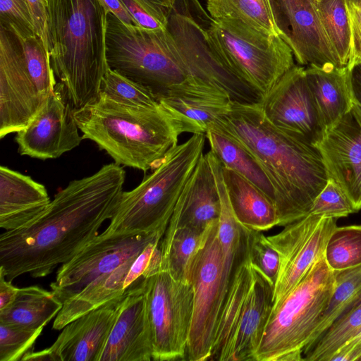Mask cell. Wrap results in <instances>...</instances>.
Segmentation results:
<instances>
[{
    "label": "cell",
    "instance_id": "cell-1",
    "mask_svg": "<svg viewBox=\"0 0 361 361\" xmlns=\"http://www.w3.org/2000/svg\"><path fill=\"white\" fill-rule=\"evenodd\" d=\"M126 172L114 162L57 192L28 226L0 235V271L8 281L49 275L99 235L123 192Z\"/></svg>",
    "mask_w": 361,
    "mask_h": 361
},
{
    "label": "cell",
    "instance_id": "cell-2",
    "mask_svg": "<svg viewBox=\"0 0 361 361\" xmlns=\"http://www.w3.org/2000/svg\"><path fill=\"white\" fill-rule=\"evenodd\" d=\"M248 150L274 190L279 226L307 215L329 179L319 149L272 125L260 103L232 101L214 123Z\"/></svg>",
    "mask_w": 361,
    "mask_h": 361
},
{
    "label": "cell",
    "instance_id": "cell-3",
    "mask_svg": "<svg viewBox=\"0 0 361 361\" xmlns=\"http://www.w3.org/2000/svg\"><path fill=\"white\" fill-rule=\"evenodd\" d=\"M49 56L75 109L94 102L109 66L108 12L99 0H47Z\"/></svg>",
    "mask_w": 361,
    "mask_h": 361
},
{
    "label": "cell",
    "instance_id": "cell-4",
    "mask_svg": "<svg viewBox=\"0 0 361 361\" xmlns=\"http://www.w3.org/2000/svg\"><path fill=\"white\" fill-rule=\"evenodd\" d=\"M106 56L109 68L149 90L158 101L173 97L231 99L192 76L167 28L127 24L108 13Z\"/></svg>",
    "mask_w": 361,
    "mask_h": 361
},
{
    "label": "cell",
    "instance_id": "cell-5",
    "mask_svg": "<svg viewBox=\"0 0 361 361\" xmlns=\"http://www.w3.org/2000/svg\"><path fill=\"white\" fill-rule=\"evenodd\" d=\"M74 116L82 139L94 142L115 163L143 171L154 169L183 133L161 106H128L103 92L92 103L75 109Z\"/></svg>",
    "mask_w": 361,
    "mask_h": 361
},
{
    "label": "cell",
    "instance_id": "cell-6",
    "mask_svg": "<svg viewBox=\"0 0 361 361\" xmlns=\"http://www.w3.org/2000/svg\"><path fill=\"white\" fill-rule=\"evenodd\" d=\"M205 133L177 145L149 175L130 191H123L106 234L164 235L178 197L203 154Z\"/></svg>",
    "mask_w": 361,
    "mask_h": 361
},
{
    "label": "cell",
    "instance_id": "cell-7",
    "mask_svg": "<svg viewBox=\"0 0 361 361\" xmlns=\"http://www.w3.org/2000/svg\"><path fill=\"white\" fill-rule=\"evenodd\" d=\"M273 295V286L251 260L248 245L224 299L209 360L255 361Z\"/></svg>",
    "mask_w": 361,
    "mask_h": 361
},
{
    "label": "cell",
    "instance_id": "cell-8",
    "mask_svg": "<svg viewBox=\"0 0 361 361\" xmlns=\"http://www.w3.org/2000/svg\"><path fill=\"white\" fill-rule=\"evenodd\" d=\"M335 288V274L324 256L272 309L255 361H301Z\"/></svg>",
    "mask_w": 361,
    "mask_h": 361
},
{
    "label": "cell",
    "instance_id": "cell-9",
    "mask_svg": "<svg viewBox=\"0 0 361 361\" xmlns=\"http://www.w3.org/2000/svg\"><path fill=\"white\" fill-rule=\"evenodd\" d=\"M207 38L222 63L263 99L293 67L294 55L279 35H268L225 21H207Z\"/></svg>",
    "mask_w": 361,
    "mask_h": 361
},
{
    "label": "cell",
    "instance_id": "cell-10",
    "mask_svg": "<svg viewBox=\"0 0 361 361\" xmlns=\"http://www.w3.org/2000/svg\"><path fill=\"white\" fill-rule=\"evenodd\" d=\"M210 16L198 0H176L167 29L192 76L228 94L232 101L260 103L262 97L235 76L209 46L206 27Z\"/></svg>",
    "mask_w": 361,
    "mask_h": 361
},
{
    "label": "cell",
    "instance_id": "cell-11",
    "mask_svg": "<svg viewBox=\"0 0 361 361\" xmlns=\"http://www.w3.org/2000/svg\"><path fill=\"white\" fill-rule=\"evenodd\" d=\"M193 312L186 360H209L219 314L226 297L224 258L219 238V219L190 265Z\"/></svg>",
    "mask_w": 361,
    "mask_h": 361
},
{
    "label": "cell",
    "instance_id": "cell-12",
    "mask_svg": "<svg viewBox=\"0 0 361 361\" xmlns=\"http://www.w3.org/2000/svg\"><path fill=\"white\" fill-rule=\"evenodd\" d=\"M145 293L152 337V360H185L193 312L192 284L160 267L146 279Z\"/></svg>",
    "mask_w": 361,
    "mask_h": 361
},
{
    "label": "cell",
    "instance_id": "cell-13",
    "mask_svg": "<svg viewBox=\"0 0 361 361\" xmlns=\"http://www.w3.org/2000/svg\"><path fill=\"white\" fill-rule=\"evenodd\" d=\"M54 87L28 67L20 38L0 25V138L24 128Z\"/></svg>",
    "mask_w": 361,
    "mask_h": 361
},
{
    "label": "cell",
    "instance_id": "cell-14",
    "mask_svg": "<svg viewBox=\"0 0 361 361\" xmlns=\"http://www.w3.org/2000/svg\"><path fill=\"white\" fill-rule=\"evenodd\" d=\"M161 233L99 234L58 269L51 290L62 302L78 294L98 276L137 256Z\"/></svg>",
    "mask_w": 361,
    "mask_h": 361
},
{
    "label": "cell",
    "instance_id": "cell-15",
    "mask_svg": "<svg viewBox=\"0 0 361 361\" xmlns=\"http://www.w3.org/2000/svg\"><path fill=\"white\" fill-rule=\"evenodd\" d=\"M337 219L308 214L283 226L281 232L267 236L280 259L271 310L282 302L312 266L324 256L327 242L337 226Z\"/></svg>",
    "mask_w": 361,
    "mask_h": 361
},
{
    "label": "cell",
    "instance_id": "cell-16",
    "mask_svg": "<svg viewBox=\"0 0 361 361\" xmlns=\"http://www.w3.org/2000/svg\"><path fill=\"white\" fill-rule=\"evenodd\" d=\"M261 106L272 125L313 146L325 134L302 66L295 65L283 75L263 97Z\"/></svg>",
    "mask_w": 361,
    "mask_h": 361
},
{
    "label": "cell",
    "instance_id": "cell-17",
    "mask_svg": "<svg viewBox=\"0 0 361 361\" xmlns=\"http://www.w3.org/2000/svg\"><path fill=\"white\" fill-rule=\"evenodd\" d=\"M75 108L61 82L34 118L16 133L21 155L39 159H55L77 147L82 137L74 116Z\"/></svg>",
    "mask_w": 361,
    "mask_h": 361
},
{
    "label": "cell",
    "instance_id": "cell-18",
    "mask_svg": "<svg viewBox=\"0 0 361 361\" xmlns=\"http://www.w3.org/2000/svg\"><path fill=\"white\" fill-rule=\"evenodd\" d=\"M280 37L300 66H341L312 0H270Z\"/></svg>",
    "mask_w": 361,
    "mask_h": 361
},
{
    "label": "cell",
    "instance_id": "cell-19",
    "mask_svg": "<svg viewBox=\"0 0 361 361\" xmlns=\"http://www.w3.org/2000/svg\"><path fill=\"white\" fill-rule=\"evenodd\" d=\"M125 294L68 323L50 347L21 360L99 361Z\"/></svg>",
    "mask_w": 361,
    "mask_h": 361
},
{
    "label": "cell",
    "instance_id": "cell-20",
    "mask_svg": "<svg viewBox=\"0 0 361 361\" xmlns=\"http://www.w3.org/2000/svg\"><path fill=\"white\" fill-rule=\"evenodd\" d=\"M328 177L332 178L361 209V109L350 110L326 130L318 144Z\"/></svg>",
    "mask_w": 361,
    "mask_h": 361
},
{
    "label": "cell",
    "instance_id": "cell-21",
    "mask_svg": "<svg viewBox=\"0 0 361 361\" xmlns=\"http://www.w3.org/2000/svg\"><path fill=\"white\" fill-rule=\"evenodd\" d=\"M146 279L127 290L99 361H151L153 345Z\"/></svg>",
    "mask_w": 361,
    "mask_h": 361
},
{
    "label": "cell",
    "instance_id": "cell-22",
    "mask_svg": "<svg viewBox=\"0 0 361 361\" xmlns=\"http://www.w3.org/2000/svg\"><path fill=\"white\" fill-rule=\"evenodd\" d=\"M221 199L216 179L205 154H202L186 182L166 231L190 228L204 231L219 219Z\"/></svg>",
    "mask_w": 361,
    "mask_h": 361
},
{
    "label": "cell",
    "instance_id": "cell-23",
    "mask_svg": "<svg viewBox=\"0 0 361 361\" xmlns=\"http://www.w3.org/2000/svg\"><path fill=\"white\" fill-rule=\"evenodd\" d=\"M46 188L30 176L0 167V227L5 231L24 228L49 207Z\"/></svg>",
    "mask_w": 361,
    "mask_h": 361
},
{
    "label": "cell",
    "instance_id": "cell-24",
    "mask_svg": "<svg viewBox=\"0 0 361 361\" xmlns=\"http://www.w3.org/2000/svg\"><path fill=\"white\" fill-rule=\"evenodd\" d=\"M305 75L321 123L326 130L348 113L354 104L351 70L348 66H308Z\"/></svg>",
    "mask_w": 361,
    "mask_h": 361
},
{
    "label": "cell",
    "instance_id": "cell-25",
    "mask_svg": "<svg viewBox=\"0 0 361 361\" xmlns=\"http://www.w3.org/2000/svg\"><path fill=\"white\" fill-rule=\"evenodd\" d=\"M222 175L232 211L239 224L262 232L279 226L276 206L261 190L223 165Z\"/></svg>",
    "mask_w": 361,
    "mask_h": 361
},
{
    "label": "cell",
    "instance_id": "cell-26",
    "mask_svg": "<svg viewBox=\"0 0 361 361\" xmlns=\"http://www.w3.org/2000/svg\"><path fill=\"white\" fill-rule=\"evenodd\" d=\"M137 257L98 276L78 294L63 302L61 310L54 318L53 329L61 330L75 319L123 295L127 292L125 289L126 276Z\"/></svg>",
    "mask_w": 361,
    "mask_h": 361
},
{
    "label": "cell",
    "instance_id": "cell-27",
    "mask_svg": "<svg viewBox=\"0 0 361 361\" xmlns=\"http://www.w3.org/2000/svg\"><path fill=\"white\" fill-rule=\"evenodd\" d=\"M62 307L63 302L52 290L36 285L21 288L13 302L0 310V323L25 329H44Z\"/></svg>",
    "mask_w": 361,
    "mask_h": 361
},
{
    "label": "cell",
    "instance_id": "cell-28",
    "mask_svg": "<svg viewBox=\"0 0 361 361\" xmlns=\"http://www.w3.org/2000/svg\"><path fill=\"white\" fill-rule=\"evenodd\" d=\"M205 135L211 151L221 164L250 180L275 204L274 188L254 156L238 142L214 126H210Z\"/></svg>",
    "mask_w": 361,
    "mask_h": 361
},
{
    "label": "cell",
    "instance_id": "cell-29",
    "mask_svg": "<svg viewBox=\"0 0 361 361\" xmlns=\"http://www.w3.org/2000/svg\"><path fill=\"white\" fill-rule=\"evenodd\" d=\"M228 98L173 97L159 100L161 107L180 126L183 133H206L230 108Z\"/></svg>",
    "mask_w": 361,
    "mask_h": 361
},
{
    "label": "cell",
    "instance_id": "cell-30",
    "mask_svg": "<svg viewBox=\"0 0 361 361\" xmlns=\"http://www.w3.org/2000/svg\"><path fill=\"white\" fill-rule=\"evenodd\" d=\"M207 10L214 20L230 22L268 35H279L270 0H207Z\"/></svg>",
    "mask_w": 361,
    "mask_h": 361
},
{
    "label": "cell",
    "instance_id": "cell-31",
    "mask_svg": "<svg viewBox=\"0 0 361 361\" xmlns=\"http://www.w3.org/2000/svg\"><path fill=\"white\" fill-rule=\"evenodd\" d=\"M212 223L204 231L185 227L166 231L160 243L161 268L168 270L175 278L190 283L191 263L204 245Z\"/></svg>",
    "mask_w": 361,
    "mask_h": 361
},
{
    "label": "cell",
    "instance_id": "cell-32",
    "mask_svg": "<svg viewBox=\"0 0 361 361\" xmlns=\"http://www.w3.org/2000/svg\"><path fill=\"white\" fill-rule=\"evenodd\" d=\"M334 293L308 344L317 339L337 319L361 301V265L334 271Z\"/></svg>",
    "mask_w": 361,
    "mask_h": 361
},
{
    "label": "cell",
    "instance_id": "cell-33",
    "mask_svg": "<svg viewBox=\"0 0 361 361\" xmlns=\"http://www.w3.org/2000/svg\"><path fill=\"white\" fill-rule=\"evenodd\" d=\"M360 329L361 301L304 348L303 360L329 361L331 356Z\"/></svg>",
    "mask_w": 361,
    "mask_h": 361
},
{
    "label": "cell",
    "instance_id": "cell-34",
    "mask_svg": "<svg viewBox=\"0 0 361 361\" xmlns=\"http://www.w3.org/2000/svg\"><path fill=\"white\" fill-rule=\"evenodd\" d=\"M322 27L342 66H348L351 44L345 0H312Z\"/></svg>",
    "mask_w": 361,
    "mask_h": 361
},
{
    "label": "cell",
    "instance_id": "cell-35",
    "mask_svg": "<svg viewBox=\"0 0 361 361\" xmlns=\"http://www.w3.org/2000/svg\"><path fill=\"white\" fill-rule=\"evenodd\" d=\"M324 258L334 271L361 265V225L336 226L327 242Z\"/></svg>",
    "mask_w": 361,
    "mask_h": 361
},
{
    "label": "cell",
    "instance_id": "cell-36",
    "mask_svg": "<svg viewBox=\"0 0 361 361\" xmlns=\"http://www.w3.org/2000/svg\"><path fill=\"white\" fill-rule=\"evenodd\" d=\"M100 92L128 106L152 109L160 106L158 99L149 90L110 68L102 80Z\"/></svg>",
    "mask_w": 361,
    "mask_h": 361
},
{
    "label": "cell",
    "instance_id": "cell-37",
    "mask_svg": "<svg viewBox=\"0 0 361 361\" xmlns=\"http://www.w3.org/2000/svg\"><path fill=\"white\" fill-rule=\"evenodd\" d=\"M137 25L166 29L176 0H120Z\"/></svg>",
    "mask_w": 361,
    "mask_h": 361
},
{
    "label": "cell",
    "instance_id": "cell-38",
    "mask_svg": "<svg viewBox=\"0 0 361 361\" xmlns=\"http://www.w3.org/2000/svg\"><path fill=\"white\" fill-rule=\"evenodd\" d=\"M43 329H31L0 323V361H17L34 345Z\"/></svg>",
    "mask_w": 361,
    "mask_h": 361
},
{
    "label": "cell",
    "instance_id": "cell-39",
    "mask_svg": "<svg viewBox=\"0 0 361 361\" xmlns=\"http://www.w3.org/2000/svg\"><path fill=\"white\" fill-rule=\"evenodd\" d=\"M355 212H357L347 195L332 178H329L308 214L338 219Z\"/></svg>",
    "mask_w": 361,
    "mask_h": 361
},
{
    "label": "cell",
    "instance_id": "cell-40",
    "mask_svg": "<svg viewBox=\"0 0 361 361\" xmlns=\"http://www.w3.org/2000/svg\"><path fill=\"white\" fill-rule=\"evenodd\" d=\"M248 233L251 260L274 287L280 266L279 255L262 231L248 228Z\"/></svg>",
    "mask_w": 361,
    "mask_h": 361
},
{
    "label": "cell",
    "instance_id": "cell-41",
    "mask_svg": "<svg viewBox=\"0 0 361 361\" xmlns=\"http://www.w3.org/2000/svg\"><path fill=\"white\" fill-rule=\"evenodd\" d=\"M0 25L11 29L20 39L35 35L26 0H0Z\"/></svg>",
    "mask_w": 361,
    "mask_h": 361
},
{
    "label": "cell",
    "instance_id": "cell-42",
    "mask_svg": "<svg viewBox=\"0 0 361 361\" xmlns=\"http://www.w3.org/2000/svg\"><path fill=\"white\" fill-rule=\"evenodd\" d=\"M351 32L348 68L361 63V0H345Z\"/></svg>",
    "mask_w": 361,
    "mask_h": 361
},
{
    "label": "cell",
    "instance_id": "cell-43",
    "mask_svg": "<svg viewBox=\"0 0 361 361\" xmlns=\"http://www.w3.org/2000/svg\"><path fill=\"white\" fill-rule=\"evenodd\" d=\"M29 6L35 34L42 40L49 53L47 0H26Z\"/></svg>",
    "mask_w": 361,
    "mask_h": 361
},
{
    "label": "cell",
    "instance_id": "cell-44",
    "mask_svg": "<svg viewBox=\"0 0 361 361\" xmlns=\"http://www.w3.org/2000/svg\"><path fill=\"white\" fill-rule=\"evenodd\" d=\"M334 360L361 361V329L331 356L329 361Z\"/></svg>",
    "mask_w": 361,
    "mask_h": 361
},
{
    "label": "cell",
    "instance_id": "cell-45",
    "mask_svg": "<svg viewBox=\"0 0 361 361\" xmlns=\"http://www.w3.org/2000/svg\"><path fill=\"white\" fill-rule=\"evenodd\" d=\"M104 9L121 21L131 25H136L131 15L128 12L120 0H99Z\"/></svg>",
    "mask_w": 361,
    "mask_h": 361
},
{
    "label": "cell",
    "instance_id": "cell-46",
    "mask_svg": "<svg viewBox=\"0 0 361 361\" xmlns=\"http://www.w3.org/2000/svg\"><path fill=\"white\" fill-rule=\"evenodd\" d=\"M20 288L13 286L0 271V310L11 305L16 299Z\"/></svg>",
    "mask_w": 361,
    "mask_h": 361
},
{
    "label": "cell",
    "instance_id": "cell-47",
    "mask_svg": "<svg viewBox=\"0 0 361 361\" xmlns=\"http://www.w3.org/2000/svg\"><path fill=\"white\" fill-rule=\"evenodd\" d=\"M351 85L354 103L361 109V63L351 69Z\"/></svg>",
    "mask_w": 361,
    "mask_h": 361
}]
</instances>
